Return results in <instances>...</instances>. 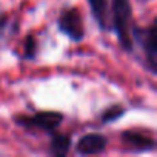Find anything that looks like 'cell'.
Returning <instances> with one entry per match:
<instances>
[{
    "instance_id": "52a82bcc",
    "label": "cell",
    "mask_w": 157,
    "mask_h": 157,
    "mask_svg": "<svg viewBox=\"0 0 157 157\" xmlns=\"http://www.w3.org/2000/svg\"><path fill=\"white\" fill-rule=\"evenodd\" d=\"M90 10H91V16L96 20V23L99 25V28L102 31H111V17L108 13V2L106 0H86Z\"/></svg>"
},
{
    "instance_id": "7a4b0ae2",
    "label": "cell",
    "mask_w": 157,
    "mask_h": 157,
    "mask_svg": "<svg viewBox=\"0 0 157 157\" xmlns=\"http://www.w3.org/2000/svg\"><path fill=\"white\" fill-rule=\"evenodd\" d=\"M155 20L151 22V25L148 26H137L132 25L131 28V36H132V42L137 43L143 54H145V66L148 68V71L151 74L157 72V43H155V37H157V31H155Z\"/></svg>"
},
{
    "instance_id": "9c48e42d",
    "label": "cell",
    "mask_w": 157,
    "mask_h": 157,
    "mask_svg": "<svg viewBox=\"0 0 157 157\" xmlns=\"http://www.w3.org/2000/svg\"><path fill=\"white\" fill-rule=\"evenodd\" d=\"M37 54H39V40L33 33H29L23 39V54H22V57L26 59V60H36Z\"/></svg>"
},
{
    "instance_id": "5b68a950",
    "label": "cell",
    "mask_w": 157,
    "mask_h": 157,
    "mask_svg": "<svg viewBox=\"0 0 157 157\" xmlns=\"http://www.w3.org/2000/svg\"><path fill=\"white\" fill-rule=\"evenodd\" d=\"M122 142L132 152H152L155 149V139L151 134L140 132L136 129H125L120 132Z\"/></svg>"
},
{
    "instance_id": "8992f818",
    "label": "cell",
    "mask_w": 157,
    "mask_h": 157,
    "mask_svg": "<svg viewBox=\"0 0 157 157\" xmlns=\"http://www.w3.org/2000/svg\"><path fill=\"white\" fill-rule=\"evenodd\" d=\"M108 139L99 132H90L82 136L75 143V152L78 155H96L106 151Z\"/></svg>"
},
{
    "instance_id": "30bf717a",
    "label": "cell",
    "mask_w": 157,
    "mask_h": 157,
    "mask_svg": "<svg viewBox=\"0 0 157 157\" xmlns=\"http://www.w3.org/2000/svg\"><path fill=\"white\" fill-rule=\"evenodd\" d=\"M125 113H126V108H125L122 103L111 105V106H108V108L102 113L100 122H102L103 125H106V123H114V122H117Z\"/></svg>"
},
{
    "instance_id": "3957f363",
    "label": "cell",
    "mask_w": 157,
    "mask_h": 157,
    "mask_svg": "<svg viewBox=\"0 0 157 157\" xmlns=\"http://www.w3.org/2000/svg\"><path fill=\"white\" fill-rule=\"evenodd\" d=\"M63 119H65V116L59 111H37L31 116H28V114L16 116L14 122H16V125H19L20 128H23L26 131L37 129V131L51 134L59 129Z\"/></svg>"
},
{
    "instance_id": "ba28073f",
    "label": "cell",
    "mask_w": 157,
    "mask_h": 157,
    "mask_svg": "<svg viewBox=\"0 0 157 157\" xmlns=\"http://www.w3.org/2000/svg\"><path fill=\"white\" fill-rule=\"evenodd\" d=\"M51 142H49V152L56 157H65L72 145V139L69 134H62V132H51Z\"/></svg>"
},
{
    "instance_id": "6da1fadb",
    "label": "cell",
    "mask_w": 157,
    "mask_h": 157,
    "mask_svg": "<svg viewBox=\"0 0 157 157\" xmlns=\"http://www.w3.org/2000/svg\"><path fill=\"white\" fill-rule=\"evenodd\" d=\"M132 25L131 0H111V29L116 31L119 46L125 52L134 51V42L131 36Z\"/></svg>"
},
{
    "instance_id": "277c9868",
    "label": "cell",
    "mask_w": 157,
    "mask_h": 157,
    "mask_svg": "<svg viewBox=\"0 0 157 157\" xmlns=\"http://www.w3.org/2000/svg\"><path fill=\"white\" fill-rule=\"evenodd\" d=\"M57 28L62 34H65L71 42H82L85 39V23L80 10L75 6H69L60 11L57 17Z\"/></svg>"
}]
</instances>
